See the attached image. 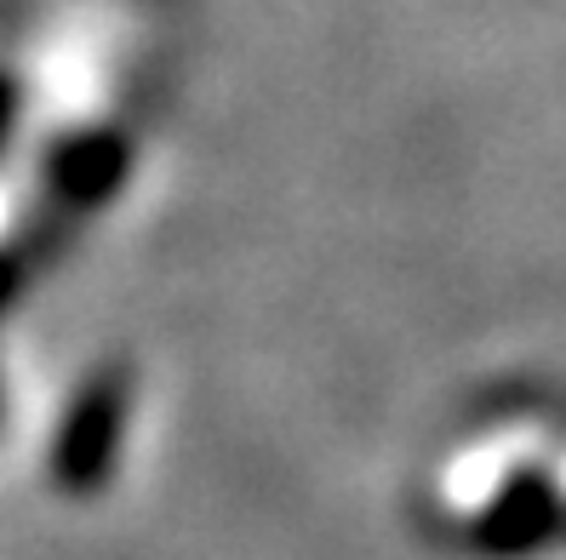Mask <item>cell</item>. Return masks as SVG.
Instances as JSON below:
<instances>
[{"label": "cell", "instance_id": "6da1fadb", "mask_svg": "<svg viewBox=\"0 0 566 560\" xmlns=\"http://www.w3.org/2000/svg\"><path fill=\"white\" fill-rule=\"evenodd\" d=\"M120 435V383H97L86 401L75 406L70 430H63V446H57V469L70 486H97L104 480V464H109V446Z\"/></svg>", "mask_w": 566, "mask_h": 560}]
</instances>
